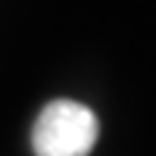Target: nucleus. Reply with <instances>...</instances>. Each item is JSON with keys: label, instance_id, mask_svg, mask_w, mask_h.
Listing matches in <instances>:
<instances>
[{"label": "nucleus", "instance_id": "obj_1", "mask_svg": "<svg viewBox=\"0 0 156 156\" xmlns=\"http://www.w3.org/2000/svg\"><path fill=\"white\" fill-rule=\"evenodd\" d=\"M99 138V120L86 104L50 101L31 128L34 156H89Z\"/></svg>", "mask_w": 156, "mask_h": 156}]
</instances>
